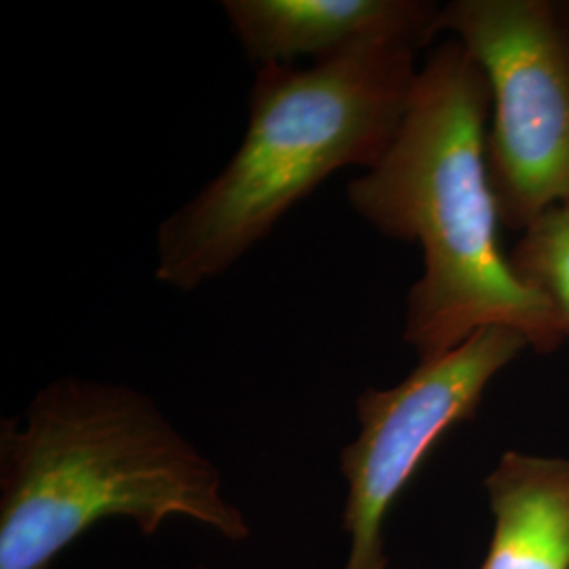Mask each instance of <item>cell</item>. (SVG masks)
<instances>
[{"instance_id":"obj_5","label":"cell","mask_w":569,"mask_h":569,"mask_svg":"<svg viewBox=\"0 0 569 569\" xmlns=\"http://www.w3.org/2000/svg\"><path fill=\"white\" fill-rule=\"evenodd\" d=\"M526 348L528 338L507 326L475 331L437 359L420 361L397 387L367 388L357 399L359 435L342 449L348 493L346 569H387L385 521L428 453L449 428L470 420L491 380Z\"/></svg>"},{"instance_id":"obj_7","label":"cell","mask_w":569,"mask_h":569,"mask_svg":"<svg viewBox=\"0 0 569 569\" xmlns=\"http://www.w3.org/2000/svg\"><path fill=\"white\" fill-rule=\"evenodd\" d=\"M493 531L479 569H569V460L507 451L486 479Z\"/></svg>"},{"instance_id":"obj_2","label":"cell","mask_w":569,"mask_h":569,"mask_svg":"<svg viewBox=\"0 0 569 569\" xmlns=\"http://www.w3.org/2000/svg\"><path fill=\"white\" fill-rule=\"evenodd\" d=\"M146 536L171 517L247 540L222 475L136 388L60 378L0 425V569H51L103 519Z\"/></svg>"},{"instance_id":"obj_9","label":"cell","mask_w":569,"mask_h":569,"mask_svg":"<svg viewBox=\"0 0 569 569\" xmlns=\"http://www.w3.org/2000/svg\"><path fill=\"white\" fill-rule=\"evenodd\" d=\"M559 4V11H561V18L566 21L569 30V2H557Z\"/></svg>"},{"instance_id":"obj_4","label":"cell","mask_w":569,"mask_h":569,"mask_svg":"<svg viewBox=\"0 0 569 569\" xmlns=\"http://www.w3.org/2000/svg\"><path fill=\"white\" fill-rule=\"evenodd\" d=\"M437 32L462 42L491 93L489 178L502 224L523 232L569 201V30L550 0H453Z\"/></svg>"},{"instance_id":"obj_6","label":"cell","mask_w":569,"mask_h":569,"mask_svg":"<svg viewBox=\"0 0 569 569\" xmlns=\"http://www.w3.org/2000/svg\"><path fill=\"white\" fill-rule=\"evenodd\" d=\"M244 56L258 66L312 56L317 63L369 42L427 47L441 4L428 0H224Z\"/></svg>"},{"instance_id":"obj_3","label":"cell","mask_w":569,"mask_h":569,"mask_svg":"<svg viewBox=\"0 0 569 569\" xmlns=\"http://www.w3.org/2000/svg\"><path fill=\"white\" fill-rule=\"evenodd\" d=\"M416 53L369 42L308 70L260 66L243 142L157 230V281L178 291L216 281L336 171L378 163L406 119Z\"/></svg>"},{"instance_id":"obj_1","label":"cell","mask_w":569,"mask_h":569,"mask_svg":"<svg viewBox=\"0 0 569 569\" xmlns=\"http://www.w3.org/2000/svg\"><path fill=\"white\" fill-rule=\"evenodd\" d=\"M489 112L481 66L449 39L420 68L387 154L346 186L348 203L367 224L422 249L425 272L409 289L403 329L420 361L489 326L521 331L538 352L568 340L555 310L502 251L505 224L489 178Z\"/></svg>"},{"instance_id":"obj_8","label":"cell","mask_w":569,"mask_h":569,"mask_svg":"<svg viewBox=\"0 0 569 569\" xmlns=\"http://www.w3.org/2000/svg\"><path fill=\"white\" fill-rule=\"evenodd\" d=\"M510 262L547 300L569 338V201L550 207L521 232Z\"/></svg>"}]
</instances>
